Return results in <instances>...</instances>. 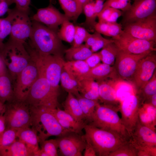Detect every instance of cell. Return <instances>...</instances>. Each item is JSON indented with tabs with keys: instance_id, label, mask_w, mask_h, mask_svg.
Here are the masks:
<instances>
[{
	"instance_id": "obj_1",
	"label": "cell",
	"mask_w": 156,
	"mask_h": 156,
	"mask_svg": "<svg viewBox=\"0 0 156 156\" xmlns=\"http://www.w3.org/2000/svg\"><path fill=\"white\" fill-rule=\"evenodd\" d=\"M32 22V31L29 38L31 48L40 54L63 57L66 49L58 36V31L39 22Z\"/></svg>"
},
{
	"instance_id": "obj_2",
	"label": "cell",
	"mask_w": 156,
	"mask_h": 156,
	"mask_svg": "<svg viewBox=\"0 0 156 156\" xmlns=\"http://www.w3.org/2000/svg\"><path fill=\"white\" fill-rule=\"evenodd\" d=\"M84 129L85 139L93 148L96 156H109L128 141L115 132L90 125L86 124Z\"/></svg>"
},
{
	"instance_id": "obj_3",
	"label": "cell",
	"mask_w": 156,
	"mask_h": 156,
	"mask_svg": "<svg viewBox=\"0 0 156 156\" xmlns=\"http://www.w3.org/2000/svg\"><path fill=\"white\" fill-rule=\"evenodd\" d=\"M28 50L31 59L36 64L38 73L48 80L53 93L58 97L61 73L65 62L63 57L40 54L31 48Z\"/></svg>"
},
{
	"instance_id": "obj_4",
	"label": "cell",
	"mask_w": 156,
	"mask_h": 156,
	"mask_svg": "<svg viewBox=\"0 0 156 156\" xmlns=\"http://www.w3.org/2000/svg\"><path fill=\"white\" fill-rule=\"evenodd\" d=\"M32 127L37 131L39 143L50 136L59 137L71 132L63 128L56 118L43 107L30 108Z\"/></svg>"
},
{
	"instance_id": "obj_5",
	"label": "cell",
	"mask_w": 156,
	"mask_h": 156,
	"mask_svg": "<svg viewBox=\"0 0 156 156\" xmlns=\"http://www.w3.org/2000/svg\"><path fill=\"white\" fill-rule=\"evenodd\" d=\"M25 43L9 38L1 52L2 59L12 81L31 61Z\"/></svg>"
},
{
	"instance_id": "obj_6",
	"label": "cell",
	"mask_w": 156,
	"mask_h": 156,
	"mask_svg": "<svg viewBox=\"0 0 156 156\" xmlns=\"http://www.w3.org/2000/svg\"><path fill=\"white\" fill-rule=\"evenodd\" d=\"M119 109L118 107L99 103L90 122L88 124L112 131L129 140L130 135L118 114Z\"/></svg>"
},
{
	"instance_id": "obj_7",
	"label": "cell",
	"mask_w": 156,
	"mask_h": 156,
	"mask_svg": "<svg viewBox=\"0 0 156 156\" xmlns=\"http://www.w3.org/2000/svg\"><path fill=\"white\" fill-rule=\"evenodd\" d=\"M24 101L30 108L43 107L54 109L58 105V97L53 93L49 82L39 73L37 79Z\"/></svg>"
},
{
	"instance_id": "obj_8",
	"label": "cell",
	"mask_w": 156,
	"mask_h": 156,
	"mask_svg": "<svg viewBox=\"0 0 156 156\" xmlns=\"http://www.w3.org/2000/svg\"><path fill=\"white\" fill-rule=\"evenodd\" d=\"M3 114L6 129L15 130L31 126V116L30 107L23 101L14 98L5 103Z\"/></svg>"
},
{
	"instance_id": "obj_9",
	"label": "cell",
	"mask_w": 156,
	"mask_h": 156,
	"mask_svg": "<svg viewBox=\"0 0 156 156\" xmlns=\"http://www.w3.org/2000/svg\"><path fill=\"white\" fill-rule=\"evenodd\" d=\"M112 39L118 49L129 53L140 54L156 51V42L137 38L124 31Z\"/></svg>"
},
{
	"instance_id": "obj_10",
	"label": "cell",
	"mask_w": 156,
	"mask_h": 156,
	"mask_svg": "<svg viewBox=\"0 0 156 156\" xmlns=\"http://www.w3.org/2000/svg\"><path fill=\"white\" fill-rule=\"evenodd\" d=\"M8 12L11 17V28L10 38L25 43L29 38L32 29V22L29 13L23 12L15 8L9 9Z\"/></svg>"
},
{
	"instance_id": "obj_11",
	"label": "cell",
	"mask_w": 156,
	"mask_h": 156,
	"mask_svg": "<svg viewBox=\"0 0 156 156\" xmlns=\"http://www.w3.org/2000/svg\"><path fill=\"white\" fill-rule=\"evenodd\" d=\"M38 75L36 64L31 59L29 64L19 73L14 81L13 87L14 98L24 101Z\"/></svg>"
},
{
	"instance_id": "obj_12",
	"label": "cell",
	"mask_w": 156,
	"mask_h": 156,
	"mask_svg": "<svg viewBox=\"0 0 156 156\" xmlns=\"http://www.w3.org/2000/svg\"><path fill=\"white\" fill-rule=\"evenodd\" d=\"M123 31L139 39L156 41V13L143 19L126 24Z\"/></svg>"
},
{
	"instance_id": "obj_13",
	"label": "cell",
	"mask_w": 156,
	"mask_h": 156,
	"mask_svg": "<svg viewBox=\"0 0 156 156\" xmlns=\"http://www.w3.org/2000/svg\"><path fill=\"white\" fill-rule=\"evenodd\" d=\"M143 104L142 100L136 94L128 96L120 104V118L130 135L138 120L139 111Z\"/></svg>"
},
{
	"instance_id": "obj_14",
	"label": "cell",
	"mask_w": 156,
	"mask_h": 156,
	"mask_svg": "<svg viewBox=\"0 0 156 156\" xmlns=\"http://www.w3.org/2000/svg\"><path fill=\"white\" fill-rule=\"evenodd\" d=\"M152 52L139 62L131 80L137 92L145 86L152 77L155 71L156 55Z\"/></svg>"
},
{
	"instance_id": "obj_15",
	"label": "cell",
	"mask_w": 156,
	"mask_h": 156,
	"mask_svg": "<svg viewBox=\"0 0 156 156\" xmlns=\"http://www.w3.org/2000/svg\"><path fill=\"white\" fill-rule=\"evenodd\" d=\"M149 53L130 54L118 49L114 67L116 73L122 79L131 80L139 61Z\"/></svg>"
},
{
	"instance_id": "obj_16",
	"label": "cell",
	"mask_w": 156,
	"mask_h": 156,
	"mask_svg": "<svg viewBox=\"0 0 156 156\" xmlns=\"http://www.w3.org/2000/svg\"><path fill=\"white\" fill-rule=\"evenodd\" d=\"M84 134L70 132L56 140L61 155L81 156L86 145Z\"/></svg>"
},
{
	"instance_id": "obj_17",
	"label": "cell",
	"mask_w": 156,
	"mask_h": 156,
	"mask_svg": "<svg viewBox=\"0 0 156 156\" xmlns=\"http://www.w3.org/2000/svg\"><path fill=\"white\" fill-rule=\"evenodd\" d=\"M156 0H134L130 8L122 12L121 24H125L144 19L156 12Z\"/></svg>"
},
{
	"instance_id": "obj_18",
	"label": "cell",
	"mask_w": 156,
	"mask_h": 156,
	"mask_svg": "<svg viewBox=\"0 0 156 156\" xmlns=\"http://www.w3.org/2000/svg\"><path fill=\"white\" fill-rule=\"evenodd\" d=\"M32 21L44 24L47 27L58 31V27L69 19L50 3L47 7L38 10L31 17Z\"/></svg>"
},
{
	"instance_id": "obj_19",
	"label": "cell",
	"mask_w": 156,
	"mask_h": 156,
	"mask_svg": "<svg viewBox=\"0 0 156 156\" xmlns=\"http://www.w3.org/2000/svg\"><path fill=\"white\" fill-rule=\"evenodd\" d=\"M129 140L135 147H156V132L142 124L138 119Z\"/></svg>"
},
{
	"instance_id": "obj_20",
	"label": "cell",
	"mask_w": 156,
	"mask_h": 156,
	"mask_svg": "<svg viewBox=\"0 0 156 156\" xmlns=\"http://www.w3.org/2000/svg\"><path fill=\"white\" fill-rule=\"evenodd\" d=\"M12 79L5 64L0 55V101L4 103L14 98Z\"/></svg>"
},
{
	"instance_id": "obj_21",
	"label": "cell",
	"mask_w": 156,
	"mask_h": 156,
	"mask_svg": "<svg viewBox=\"0 0 156 156\" xmlns=\"http://www.w3.org/2000/svg\"><path fill=\"white\" fill-rule=\"evenodd\" d=\"M99 100L103 104L120 108V104L118 99L114 85L106 79L97 81Z\"/></svg>"
},
{
	"instance_id": "obj_22",
	"label": "cell",
	"mask_w": 156,
	"mask_h": 156,
	"mask_svg": "<svg viewBox=\"0 0 156 156\" xmlns=\"http://www.w3.org/2000/svg\"><path fill=\"white\" fill-rule=\"evenodd\" d=\"M16 136L18 140L25 144L33 155L35 156L40 148L39 137L35 128L29 127L19 129L16 130Z\"/></svg>"
},
{
	"instance_id": "obj_23",
	"label": "cell",
	"mask_w": 156,
	"mask_h": 156,
	"mask_svg": "<svg viewBox=\"0 0 156 156\" xmlns=\"http://www.w3.org/2000/svg\"><path fill=\"white\" fill-rule=\"evenodd\" d=\"M63 106L64 110L71 116L76 121L80 123L86 124L78 100L74 95L68 93Z\"/></svg>"
},
{
	"instance_id": "obj_24",
	"label": "cell",
	"mask_w": 156,
	"mask_h": 156,
	"mask_svg": "<svg viewBox=\"0 0 156 156\" xmlns=\"http://www.w3.org/2000/svg\"><path fill=\"white\" fill-rule=\"evenodd\" d=\"M64 68L78 81L86 78L90 69L84 60L67 61Z\"/></svg>"
},
{
	"instance_id": "obj_25",
	"label": "cell",
	"mask_w": 156,
	"mask_h": 156,
	"mask_svg": "<svg viewBox=\"0 0 156 156\" xmlns=\"http://www.w3.org/2000/svg\"><path fill=\"white\" fill-rule=\"evenodd\" d=\"M79 94L88 99L99 101V85L97 81L85 78L79 81L78 89Z\"/></svg>"
},
{
	"instance_id": "obj_26",
	"label": "cell",
	"mask_w": 156,
	"mask_h": 156,
	"mask_svg": "<svg viewBox=\"0 0 156 156\" xmlns=\"http://www.w3.org/2000/svg\"><path fill=\"white\" fill-rule=\"evenodd\" d=\"M138 119L142 124L156 131V107L150 104H143L139 111Z\"/></svg>"
},
{
	"instance_id": "obj_27",
	"label": "cell",
	"mask_w": 156,
	"mask_h": 156,
	"mask_svg": "<svg viewBox=\"0 0 156 156\" xmlns=\"http://www.w3.org/2000/svg\"><path fill=\"white\" fill-rule=\"evenodd\" d=\"M25 144L18 140L0 151V156H32Z\"/></svg>"
},
{
	"instance_id": "obj_28",
	"label": "cell",
	"mask_w": 156,
	"mask_h": 156,
	"mask_svg": "<svg viewBox=\"0 0 156 156\" xmlns=\"http://www.w3.org/2000/svg\"><path fill=\"white\" fill-rule=\"evenodd\" d=\"M122 26L121 23L117 22H97L94 26L95 31L104 35L112 37H117L123 32Z\"/></svg>"
},
{
	"instance_id": "obj_29",
	"label": "cell",
	"mask_w": 156,
	"mask_h": 156,
	"mask_svg": "<svg viewBox=\"0 0 156 156\" xmlns=\"http://www.w3.org/2000/svg\"><path fill=\"white\" fill-rule=\"evenodd\" d=\"M93 53L85 44L66 49L65 57L67 61L85 60Z\"/></svg>"
},
{
	"instance_id": "obj_30",
	"label": "cell",
	"mask_w": 156,
	"mask_h": 156,
	"mask_svg": "<svg viewBox=\"0 0 156 156\" xmlns=\"http://www.w3.org/2000/svg\"><path fill=\"white\" fill-rule=\"evenodd\" d=\"M116 73L114 67L107 64H100L91 68L85 78L94 80L99 81L106 79Z\"/></svg>"
},
{
	"instance_id": "obj_31",
	"label": "cell",
	"mask_w": 156,
	"mask_h": 156,
	"mask_svg": "<svg viewBox=\"0 0 156 156\" xmlns=\"http://www.w3.org/2000/svg\"><path fill=\"white\" fill-rule=\"evenodd\" d=\"M61 84L64 90L76 97L80 94L78 89L79 81L64 68L62 69L60 78Z\"/></svg>"
},
{
	"instance_id": "obj_32",
	"label": "cell",
	"mask_w": 156,
	"mask_h": 156,
	"mask_svg": "<svg viewBox=\"0 0 156 156\" xmlns=\"http://www.w3.org/2000/svg\"><path fill=\"white\" fill-rule=\"evenodd\" d=\"M84 115L86 124L91 122L99 101L86 98L80 95L76 97Z\"/></svg>"
},
{
	"instance_id": "obj_33",
	"label": "cell",
	"mask_w": 156,
	"mask_h": 156,
	"mask_svg": "<svg viewBox=\"0 0 156 156\" xmlns=\"http://www.w3.org/2000/svg\"><path fill=\"white\" fill-rule=\"evenodd\" d=\"M47 109L56 118L64 120L72 124L76 133L80 135H83L82 131L84 129L86 124L81 123L78 122L70 114L64 110L60 109L58 107L55 109Z\"/></svg>"
},
{
	"instance_id": "obj_34",
	"label": "cell",
	"mask_w": 156,
	"mask_h": 156,
	"mask_svg": "<svg viewBox=\"0 0 156 156\" xmlns=\"http://www.w3.org/2000/svg\"><path fill=\"white\" fill-rule=\"evenodd\" d=\"M137 93V94L141 99L143 104L147 103L151 96L156 94V71L149 80Z\"/></svg>"
},
{
	"instance_id": "obj_35",
	"label": "cell",
	"mask_w": 156,
	"mask_h": 156,
	"mask_svg": "<svg viewBox=\"0 0 156 156\" xmlns=\"http://www.w3.org/2000/svg\"><path fill=\"white\" fill-rule=\"evenodd\" d=\"M64 14L70 20L76 21L80 15L79 8L76 0H58Z\"/></svg>"
},
{
	"instance_id": "obj_36",
	"label": "cell",
	"mask_w": 156,
	"mask_h": 156,
	"mask_svg": "<svg viewBox=\"0 0 156 156\" xmlns=\"http://www.w3.org/2000/svg\"><path fill=\"white\" fill-rule=\"evenodd\" d=\"M118 50L117 47L114 42L108 44L99 52L101 61L103 63L110 66L113 65Z\"/></svg>"
},
{
	"instance_id": "obj_37",
	"label": "cell",
	"mask_w": 156,
	"mask_h": 156,
	"mask_svg": "<svg viewBox=\"0 0 156 156\" xmlns=\"http://www.w3.org/2000/svg\"><path fill=\"white\" fill-rule=\"evenodd\" d=\"M75 30V26L69 20L64 21L57 32L60 39L69 43L73 42Z\"/></svg>"
},
{
	"instance_id": "obj_38",
	"label": "cell",
	"mask_w": 156,
	"mask_h": 156,
	"mask_svg": "<svg viewBox=\"0 0 156 156\" xmlns=\"http://www.w3.org/2000/svg\"><path fill=\"white\" fill-rule=\"evenodd\" d=\"M94 2L93 0L87 3L84 5L83 9L86 16V21L83 25L92 32L95 30L94 26L97 23L96 21L97 17L95 15L94 9Z\"/></svg>"
},
{
	"instance_id": "obj_39",
	"label": "cell",
	"mask_w": 156,
	"mask_h": 156,
	"mask_svg": "<svg viewBox=\"0 0 156 156\" xmlns=\"http://www.w3.org/2000/svg\"><path fill=\"white\" fill-rule=\"evenodd\" d=\"M109 156H137V151L129 140L111 153Z\"/></svg>"
},
{
	"instance_id": "obj_40",
	"label": "cell",
	"mask_w": 156,
	"mask_h": 156,
	"mask_svg": "<svg viewBox=\"0 0 156 156\" xmlns=\"http://www.w3.org/2000/svg\"><path fill=\"white\" fill-rule=\"evenodd\" d=\"M7 13V16L1 19L0 31V52L3 50L4 47L3 40L7 36L10 35L11 31V16L8 12Z\"/></svg>"
},
{
	"instance_id": "obj_41",
	"label": "cell",
	"mask_w": 156,
	"mask_h": 156,
	"mask_svg": "<svg viewBox=\"0 0 156 156\" xmlns=\"http://www.w3.org/2000/svg\"><path fill=\"white\" fill-rule=\"evenodd\" d=\"M41 148L40 150L44 153L47 156H58V143L56 139L45 140L40 143Z\"/></svg>"
},
{
	"instance_id": "obj_42",
	"label": "cell",
	"mask_w": 156,
	"mask_h": 156,
	"mask_svg": "<svg viewBox=\"0 0 156 156\" xmlns=\"http://www.w3.org/2000/svg\"><path fill=\"white\" fill-rule=\"evenodd\" d=\"M16 138V130L6 129L0 136V151L14 142Z\"/></svg>"
},
{
	"instance_id": "obj_43",
	"label": "cell",
	"mask_w": 156,
	"mask_h": 156,
	"mask_svg": "<svg viewBox=\"0 0 156 156\" xmlns=\"http://www.w3.org/2000/svg\"><path fill=\"white\" fill-rule=\"evenodd\" d=\"M131 5L130 0H107L103 7H111L124 12L128 10Z\"/></svg>"
},
{
	"instance_id": "obj_44",
	"label": "cell",
	"mask_w": 156,
	"mask_h": 156,
	"mask_svg": "<svg viewBox=\"0 0 156 156\" xmlns=\"http://www.w3.org/2000/svg\"><path fill=\"white\" fill-rule=\"evenodd\" d=\"M89 33L86 29L79 26H75L73 42V47H77L85 42Z\"/></svg>"
},
{
	"instance_id": "obj_45",
	"label": "cell",
	"mask_w": 156,
	"mask_h": 156,
	"mask_svg": "<svg viewBox=\"0 0 156 156\" xmlns=\"http://www.w3.org/2000/svg\"><path fill=\"white\" fill-rule=\"evenodd\" d=\"M114 42L113 40L112 39H109L105 38L100 34L93 44L90 47V49L93 53H94L102 49L108 44Z\"/></svg>"
},
{
	"instance_id": "obj_46",
	"label": "cell",
	"mask_w": 156,
	"mask_h": 156,
	"mask_svg": "<svg viewBox=\"0 0 156 156\" xmlns=\"http://www.w3.org/2000/svg\"><path fill=\"white\" fill-rule=\"evenodd\" d=\"M137 156H156V147H135Z\"/></svg>"
},
{
	"instance_id": "obj_47",
	"label": "cell",
	"mask_w": 156,
	"mask_h": 156,
	"mask_svg": "<svg viewBox=\"0 0 156 156\" xmlns=\"http://www.w3.org/2000/svg\"><path fill=\"white\" fill-rule=\"evenodd\" d=\"M15 3V8L19 10L29 13L31 0H12Z\"/></svg>"
},
{
	"instance_id": "obj_48",
	"label": "cell",
	"mask_w": 156,
	"mask_h": 156,
	"mask_svg": "<svg viewBox=\"0 0 156 156\" xmlns=\"http://www.w3.org/2000/svg\"><path fill=\"white\" fill-rule=\"evenodd\" d=\"M84 61L91 68L96 66L100 64L101 59L99 52L93 53Z\"/></svg>"
},
{
	"instance_id": "obj_49",
	"label": "cell",
	"mask_w": 156,
	"mask_h": 156,
	"mask_svg": "<svg viewBox=\"0 0 156 156\" xmlns=\"http://www.w3.org/2000/svg\"><path fill=\"white\" fill-rule=\"evenodd\" d=\"M12 4V0H0V16L7 12L9 6Z\"/></svg>"
},
{
	"instance_id": "obj_50",
	"label": "cell",
	"mask_w": 156,
	"mask_h": 156,
	"mask_svg": "<svg viewBox=\"0 0 156 156\" xmlns=\"http://www.w3.org/2000/svg\"><path fill=\"white\" fill-rule=\"evenodd\" d=\"M100 34L96 31L92 34L89 33L85 42V44L90 48L93 44Z\"/></svg>"
},
{
	"instance_id": "obj_51",
	"label": "cell",
	"mask_w": 156,
	"mask_h": 156,
	"mask_svg": "<svg viewBox=\"0 0 156 156\" xmlns=\"http://www.w3.org/2000/svg\"><path fill=\"white\" fill-rule=\"evenodd\" d=\"M105 0H95L94 1V9L95 15L96 17H97L98 15L103 9Z\"/></svg>"
},
{
	"instance_id": "obj_52",
	"label": "cell",
	"mask_w": 156,
	"mask_h": 156,
	"mask_svg": "<svg viewBox=\"0 0 156 156\" xmlns=\"http://www.w3.org/2000/svg\"><path fill=\"white\" fill-rule=\"evenodd\" d=\"M87 143L84 152L83 153L84 156H96V152L92 146L89 143Z\"/></svg>"
},
{
	"instance_id": "obj_53",
	"label": "cell",
	"mask_w": 156,
	"mask_h": 156,
	"mask_svg": "<svg viewBox=\"0 0 156 156\" xmlns=\"http://www.w3.org/2000/svg\"><path fill=\"white\" fill-rule=\"evenodd\" d=\"M3 114L0 116V136L6 129L5 123Z\"/></svg>"
},
{
	"instance_id": "obj_54",
	"label": "cell",
	"mask_w": 156,
	"mask_h": 156,
	"mask_svg": "<svg viewBox=\"0 0 156 156\" xmlns=\"http://www.w3.org/2000/svg\"><path fill=\"white\" fill-rule=\"evenodd\" d=\"M78 5L79 12L81 14L82 12L84 5L86 3L93 0H76Z\"/></svg>"
},
{
	"instance_id": "obj_55",
	"label": "cell",
	"mask_w": 156,
	"mask_h": 156,
	"mask_svg": "<svg viewBox=\"0 0 156 156\" xmlns=\"http://www.w3.org/2000/svg\"><path fill=\"white\" fill-rule=\"evenodd\" d=\"M147 104H150L156 107V94L153 95Z\"/></svg>"
},
{
	"instance_id": "obj_56",
	"label": "cell",
	"mask_w": 156,
	"mask_h": 156,
	"mask_svg": "<svg viewBox=\"0 0 156 156\" xmlns=\"http://www.w3.org/2000/svg\"><path fill=\"white\" fill-rule=\"evenodd\" d=\"M5 103L0 101V116L4 114L5 110Z\"/></svg>"
},
{
	"instance_id": "obj_57",
	"label": "cell",
	"mask_w": 156,
	"mask_h": 156,
	"mask_svg": "<svg viewBox=\"0 0 156 156\" xmlns=\"http://www.w3.org/2000/svg\"><path fill=\"white\" fill-rule=\"evenodd\" d=\"M1 18H0V31L1 30Z\"/></svg>"
},
{
	"instance_id": "obj_58",
	"label": "cell",
	"mask_w": 156,
	"mask_h": 156,
	"mask_svg": "<svg viewBox=\"0 0 156 156\" xmlns=\"http://www.w3.org/2000/svg\"><path fill=\"white\" fill-rule=\"evenodd\" d=\"M50 2V3H51L53 1V0H49Z\"/></svg>"
}]
</instances>
